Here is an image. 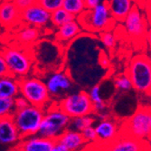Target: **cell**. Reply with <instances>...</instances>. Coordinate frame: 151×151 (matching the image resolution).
I'll return each instance as SVG.
<instances>
[{"mask_svg":"<svg viewBox=\"0 0 151 151\" xmlns=\"http://www.w3.org/2000/svg\"><path fill=\"white\" fill-rule=\"evenodd\" d=\"M148 144L145 141H141L134 139L130 136L120 134L109 145H107L105 149L113 150V151H139L144 149H149L147 147Z\"/></svg>","mask_w":151,"mask_h":151,"instance_id":"obj_15","label":"cell"},{"mask_svg":"<svg viewBox=\"0 0 151 151\" xmlns=\"http://www.w3.org/2000/svg\"><path fill=\"white\" fill-rule=\"evenodd\" d=\"M19 94L18 79L10 74L0 77V97L15 98Z\"/></svg>","mask_w":151,"mask_h":151,"instance_id":"obj_21","label":"cell"},{"mask_svg":"<svg viewBox=\"0 0 151 151\" xmlns=\"http://www.w3.org/2000/svg\"><path fill=\"white\" fill-rule=\"evenodd\" d=\"M94 129L97 135V142L101 146L109 145L119 136L117 123L109 119L101 120Z\"/></svg>","mask_w":151,"mask_h":151,"instance_id":"obj_17","label":"cell"},{"mask_svg":"<svg viewBox=\"0 0 151 151\" xmlns=\"http://www.w3.org/2000/svg\"><path fill=\"white\" fill-rule=\"evenodd\" d=\"M15 111V104L13 98L0 97V118L10 116Z\"/></svg>","mask_w":151,"mask_h":151,"instance_id":"obj_28","label":"cell"},{"mask_svg":"<svg viewBox=\"0 0 151 151\" xmlns=\"http://www.w3.org/2000/svg\"><path fill=\"white\" fill-rule=\"evenodd\" d=\"M82 30L89 33H101L111 30L117 23L111 17L107 0L93 7L86 8L75 17Z\"/></svg>","mask_w":151,"mask_h":151,"instance_id":"obj_1","label":"cell"},{"mask_svg":"<svg viewBox=\"0 0 151 151\" xmlns=\"http://www.w3.org/2000/svg\"><path fill=\"white\" fill-rule=\"evenodd\" d=\"M43 43L44 44H35L38 47L37 63L49 66L55 64L56 62L60 60V45L58 43L53 44L48 41H44Z\"/></svg>","mask_w":151,"mask_h":151,"instance_id":"obj_16","label":"cell"},{"mask_svg":"<svg viewBox=\"0 0 151 151\" xmlns=\"http://www.w3.org/2000/svg\"><path fill=\"white\" fill-rule=\"evenodd\" d=\"M94 122H95V119L91 115L73 117L70 119L69 125H68L67 129L81 132L87 127L93 126Z\"/></svg>","mask_w":151,"mask_h":151,"instance_id":"obj_23","label":"cell"},{"mask_svg":"<svg viewBox=\"0 0 151 151\" xmlns=\"http://www.w3.org/2000/svg\"><path fill=\"white\" fill-rule=\"evenodd\" d=\"M151 133V113L150 108L139 106L136 112L122 125L121 133L130 136L134 139L147 142Z\"/></svg>","mask_w":151,"mask_h":151,"instance_id":"obj_6","label":"cell"},{"mask_svg":"<svg viewBox=\"0 0 151 151\" xmlns=\"http://www.w3.org/2000/svg\"><path fill=\"white\" fill-rule=\"evenodd\" d=\"M63 0H36V3L42 6L50 13L56 10L63 6Z\"/></svg>","mask_w":151,"mask_h":151,"instance_id":"obj_30","label":"cell"},{"mask_svg":"<svg viewBox=\"0 0 151 151\" xmlns=\"http://www.w3.org/2000/svg\"><path fill=\"white\" fill-rule=\"evenodd\" d=\"M20 10L12 0H2L0 2V27L6 30L17 28L21 24Z\"/></svg>","mask_w":151,"mask_h":151,"instance_id":"obj_12","label":"cell"},{"mask_svg":"<svg viewBox=\"0 0 151 151\" xmlns=\"http://www.w3.org/2000/svg\"><path fill=\"white\" fill-rule=\"evenodd\" d=\"M22 24L32 25L37 28H43L50 23L51 13L42 6L35 3L20 11Z\"/></svg>","mask_w":151,"mask_h":151,"instance_id":"obj_11","label":"cell"},{"mask_svg":"<svg viewBox=\"0 0 151 151\" xmlns=\"http://www.w3.org/2000/svg\"><path fill=\"white\" fill-rule=\"evenodd\" d=\"M44 115L45 109L32 104L24 109H15L12 118L22 139L37 135Z\"/></svg>","mask_w":151,"mask_h":151,"instance_id":"obj_3","label":"cell"},{"mask_svg":"<svg viewBox=\"0 0 151 151\" xmlns=\"http://www.w3.org/2000/svg\"><path fill=\"white\" fill-rule=\"evenodd\" d=\"M50 98H62L73 89V81L70 74L65 71L52 72L45 81Z\"/></svg>","mask_w":151,"mask_h":151,"instance_id":"obj_9","label":"cell"},{"mask_svg":"<svg viewBox=\"0 0 151 151\" xmlns=\"http://www.w3.org/2000/svg\"><path fill=\"white\" fill-rule=\"evenodd\" d=\"M1 1H2V0H0V2H1Z\"/></svg>","mask_w":151,"mask_h":151,"instance_id":"obj_39","label":"cell"},{"mask_svg":"<svg viewBox=\"0 0 151 151\" xmlns=\"http://www.w3.org/2000/svg\"><path fill=\"white\" fill-rule=\"evenodd\" d=\"M81 132L87 144H93L97 142V135H96L95 129L93 126L87 127Z\"/></svg>","mask_w":151,"mask_h":151,"instance_id":"obj_31","label":"cell"},{"mask_svg":"<svg viewBox=\"0 0 151 151\" xmlns=\"http://www.w3.org/2000/svg\"><path fill=\"white\" fill-rule=\"evenodd\" d=\"M21 139L12 115L0 118V144L13 147L16 146Z\"/></svg>","mask_w":151,"mask_h":151,"instance_id":"obj_14","label":"cell"},{"mask_svg":"<svg viewBox=\"0 0 151 151\" xmlns=\"http://www.w3.org/2000/svg\"><path fill=\"white\" fill-rule=\"evenodd\" d=\"M101 41L103 46L109 50H111L116 45V37L115 35L109 30L101 33Z\"/></svg>","mask_w":151,"mask_h":151,"instance_id":"obj_29","label":"cell"},{"mask_svg":"<svg viewBox=\"0 0 151 151\" xmlns=\"http://www.w3.org/2000/svg\"><path fill=\"white\" fill-rule=\"evenodd\" d=\"M70 119L58 107L57 103L53 104L45 111L37 134L44 138L56 140L63 132L67 129Z\"/></svg>","mask_w":151,"mask_h":151,"instance_id":"obj_4","label":"cell"},{"mask_svg":"<svg viewBox=\"0 0 151 151\" xmlns=\"http://www.w3.org/2000/svg\"><path fill=\"white\" fill-rule=\"evenodd\" d=\"M114 85L116 89L122 92H127L133 89L131 81L127 73H122L114 78Z\"/></svg>","mask_w":151,"mask_h":151,"instance_id":"obj_27","label":"cell"},{"mask_svg":"<svg viewBox=\"0 0 151 151\" xmlns=\"http://www.w3.org/2000/svg\"><path fill=\"white\" fill-rule=\"evenodd\" d=\"M74 18L75 17L73 15H71L69 12H67L63 7H60L56 10L51 12L50 23H52V24L55 27V28H58L59 26L63 25V24L69 22Z\"/></svg>","mask_w":151,"mask_h":151,"instance_id":"obj_25","label":"cell"},{"mask_svg":"<svg viewBox=\"0 0 151 151\" xmlns=\"http://www.w3.org/2000/svg\"><path fill=\"white\" fill-rule=\"evenodd\" d=\"M56 140L63 144L64 147L67 148V151L83 149L85 145H87V142L82 137L81 132L72 130L69 129H65Z\"/></svg>","mask_w":151,"mask_h":151,"instance_id":"obj_19","label":"cell"},{"mask_svg":"<svg viewBox=\"0 0 151 151\" xmlns=\"http://www.w3.org/2000/svg\"><path fill=\"white\" fill-rule=\"evenodd\" d=\"M108 6L112 18L116 22H122L134 7L133 0H107Z\"/></svg>","mask_w":151,"mask_h":151,"instance_id":"obj_20","label":"cell"},{"mask_svg":"<svg viewBox=\"0 0 151 151\" xmlns=\"http://www.w3.org/2000/svg\"><path fill=\"white\" fill-rule=\"evenodd\" d=\"M99 61H100L101 66H102V67H104V68H107V67L109 65V58L105 55V54H103L102 56L100 57Z\"/></svg>","mask_w":151,"mask_h":151,"instance_id":"obj_37","label":"cell"},{"mask_svg":"<svg viewBox=\"0 0 151 151\" xmlns=\"http://www.w3.org/2000/svg\"><path fill=\"white\" fill-rule=\"evenodd\" d=\"M142 9L144 8L135 5L125 19L122 21L124 24L126 33L129 37L134 39L144 38L147 35V22Z\"/></svg>","mask_w":151,"mask_h":151,"instance_id":"obj_10","label":"cell"},{"mask_svg":"<svg viewBox=\"0 0 151 151\" xmlns=\"http://www.w3.org/2000/svg\"><path fill=\"white\" fill-rule=\"evenodd\" d=\"M81 31L82 29L80 24L76 18H74L58 27L57 32L55 33V40L60 45L68 44L70 41L77 37Z\"/></svg>","mask_w":151,"mask_h":151,"instance_id":"obj_18","label":"cell"},{"mask_svg":"<svg viewBox=\"0 0 151 151\" xmlns=\"http://www.w3.org/2000/svg\"><path fill=\"white\" fill-rule=\"evenodd\" d=\"M62 7L74 17H78L87 8L85 0H63Z\"/></svg>","mask_w":151,"mask_h":151,"instance_id":"obj_26","label":"cell"},{"mask_svg":"<svg viewBox=\"0 0 151 151\" xmlns=\"http://www.w3.org/2000/svg\"><path fill=\"white\" fill-rule=\"evenodd\" d=\"M136 6H138L141 8H146L147 6L149 4V0H133Z\"/></svg>","mask_w":151,"mask_h":151,"instance_id":"obj_36","label":"cell"},{"mask_svg":"<svg viewBox=\"0 0 151 151\" xmlns=\"http://www.w3.org/2000/svg\"><path fill=\"white\" fill-rule=\"evenodd\" d=\"M55 140L34 135L21 139L13 149L22 151H52Z\"/></svg>","mask_w":151,"mask_h":151,"instance_id":"obj_13","label":"cell"},{"mask_svg":"<svg viewBox=\"0 0 151 151\" xmlns=\"http://www.w3.org/2000/svg\"><path fill=\"white\" fill-rule=\"evenodd\" d=\"M6 63L9 74L17 79L27 76L33 69L34 54L18 46H7L0 52Z\"/></svg>","mask_w":151,"mask_h":151,"instance_id":"obj_2","label":"cell"},{"mask_svg":"<svg viewBox=\"0 0 151 151\" xmlns=\"http://www.w3.org/2000/svg\"><path fill=\"white\" fill-rule=\"evenodd\" d=\"M19 94L28 101L29 104L45 109L51 101L45 81L37 77H23L18 79Z\"/></svg>","mask_w":151,"mask_h":151,"instance_id":"obj_7","label":"cell"},{"mask_svg":"<svg viewBox=\"0 0 151 151\" xmlns=\"http://www.w3.org/2000/svg\"><path fill=\"white\" fill-rule=\"evenodd\" d=\"M133 89L140 93L150 94L151 63L146 54H138L130 61L127 70Z\"/></svg>","mask_w":151,"mask_h":151,"instance_id":"obj_5","label":"cell"},{"mask_svg":"<svg viewBox=\"0 0 151 151\" xmlns=\"http://www.w3.org/2000/svg\"><path fill=\"white\" fill-rule=\"evenodd\" d=\"M12 1L20 11L36 3V0H12Z\"/></svg>","mask_w":151,"mask_h":151,"instance_id":"obj_33","label":"cell"},{"mask_svg":"<svg viewBox=\"0 0 151 151\" xmlns=\"http://www.w3.org/2000/svg\"><path fill=\"white\" fill-rule=\"evenodd\" d=\"M102 1H103V0H85V3H86L87 8H91V7L95 6L96 5L100 4Z\"/></svg>","mask_w":151,"mask_h":151,"instance_id":"obj_38","label":"cell"},{"mask_svg":"<svg viewBox=\"0 0 151 151\" xmlns=\"http://www.w3.org/2000/svg\"><path fill=\"white\" fill-rule=\"evenodd\" d=\"M40 37L39 28L25 24L17 33V39L22 45H31L37 42Z\"/></svg>","mask_w":151,"mask_h":151,"instance_id":"obj_22","label":"cell"},{"mask_svg":"<svg viewBox=\"0 0 151 151\" xmlns=\"http://www.w3.org/2000/svg\"><path fill=\"white\" fill-rule=\"evenodd\" d=\"M52 151H67V148L60 141L55 140V142H54L53 148H52Z\"/></svg>","mask_w":151,"mask_h":151,"instance_id":"obj_35","label":"cell"},{"mask_svg":"<svg viewBox=\"0 0 151 151\" xmlns=\"http://www.w3.org/2000/svg\"><path fill=\"white\" fill-rule=\"evenodd\" d=\"M58 107L70 118L94 113L88 92L78 91L68 94L57 103Z\"/></svg>","mask_w":151,"mask_h":151,"instance_id":"obj_8","label":"cell"},{"mask_svg":"<svg viewBox=\"0 0 151 151\" xmlns=\"http://www.w3.org/2000/svg\"><path fill=\"white\" fill-rule=\"evenodd\" d=\"M8 74H9V71H8L6 63L5 61V58L2 55V53L0 52V77H3Z\"/></svg>","mask_w":151,"mask_h":151,"instance_id":"obj_34","label":"cell"},{"mask_svg":"<svg viewBox=\"0 0 151 151\" xmlns=\"http://www.w3.org/2000/svg\"><path fill=\"white\" fill-rule=\"evenodd\" d=\"M14 104H15V109H24L29 105V102L24 96L21 94H18L17 97L14 98Z\"/></svg>","mask_w":151,"mask_h":151,"instance_id":"obj_32","label":"cell"},{"mask_svg":"<svg viewBox=\"0 0 151 151\" xmlns=\"http://www.w3.org/2000/svg\"><path fill=\"white\" fill-rule=\"evenodd\" d=\"M88 95L90 97V100L93 106V111L95 113H98L101 111H105L107 107L105 101L102 100L101 95V87L99 85H94L91 88L90 91L88 92Z\"/></svg>","mask_w":151,"mask_h":151,"instance_id":"obj_24","label":"cell"}]
</instances>
